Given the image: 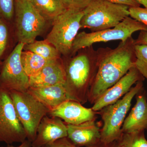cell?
Instances as JSON below:
<instances>
[{
	"label": "cell",
	"mask_w": 147,
	"mask_h": 147,
	"mask_svg": "<svg viewBox=\"0 0 147 147\" xmlns=\"http://www.w3.org/2000/svg\"><path fill=\"white\" fill-rule=\"evenodd\" d=\"M8 27L4 20L0 19V59L3 55L8 43Z\"/></svg>",
	"instance_id": "d4e9b609"
},
{
	"label": "cell",
	"mask_w": 147,
	"mask_h": 147,
	"mask_svg": "<svg viewBox=\"0 0 147 147\" xmlns=\"http://www.w3.org/2000/svg\"><path fill=\"white\" fill-rule=\"evenodd\" d=\"M44 147H77L67 137L57 140Z\"/></svg>",
	"instance_id": "4316f807"
},
{
	"label": "cell",
	"mask_w": 147,
	"mask_h": 147,
	"mask_svg": "<svg viewBox=\"0 0 147 147\" xmlns=\"http://www.w3.org/2000/svg\"><path fill=\"white\" fill-rule=\"evenodd\" d=\"M145 78L137 69L133 67L118 82L108 88L94 103L92 109L98 112L102 108L111 105L123 97L133 85L139 81H144Z\"/></svg>",
	"instance_id": "8fae6325"
},
{
	"label": "cell",
	"mask_w": 147,
	"mask_h": 147,
	"mask_svg": "<svg viewBox=\"0 0 147 147\" xmlns=\"http://www.w3.org/2000/svg\"><path fill=\"white\" fill-rule=\"evenodd\" d=\"M67 124L57 117H44L38 127L32 147H44L59 139L67 137Z\"/></svg>",
	"instance_id": "4fadbf2b"
},
{
	"label": "cell",
	"mask_w": 147,
	"mask_h": 147,
	"mask_svg": "<svg viewBox=\"0 0 147 147\" xmlns=\"http://www.w3.org/2000/svg\"><path fill=\"white\" fill-rule=\"evenodd\" d=\"M84 14V10L67 8L53 21V28L45 39L65 57L71 55Z\"/></svg>",
	"instance_id": "5b68a950"
},
{
	"label": "cell",
	"mask_w": 147,
	"mask_h": 147,
	"mask_svg": "<svg viewBox=\"0 0 147 147\" xmlns=\"http://www.w3.org/2000/svg\"><path fill=\"white\" fill-rule=\"evenodd\" d=\"M129 8L106 0H92L84 10L81 28L94 32L115 27L129 16Z\"/></svg>",
	"instance_id": "277c9868"
},
{
	"label": "cell",
	"mask_w": 147,
	"mask_h": 147,
	"mask_svg": "<svg viewBox=\"0 0 147 147\" xmlns=\"http://www.w3.org/2000/svg\"><path fill=\"white\" fill-rule=\"evenodd\" d=\"M134 39L131 36L114 49L100 47L97 53V69L89 93L88 101L93 104L108 88L118 82L136 61Z\"/></svg>",
	"instance_id": "6da1fadb"
},
{
	"label": "cell",
	"mask_w": 147,
	"mask_h": 147,
	"mask_svg": "<svg viewBox=\"0 0 147 147\" xmlns=\"http://www.w3.org/2000/svg\"><path fill=\"white\" fill-rule=\"evenodd\" d=\"M31 144V142H30L28 139H26L21 143V145L18 146H14L11 144H7L6 146L2 147H32Z\"/></svg>",
	"instance_id": "4dcf8cb0"
},
{
	"label": "cell",
	"mask_w": 147,
	"mask_h": 147,
	"mask_svg": "<svg viewBox=\"0 0 147 147\" xmlns=\"http://www.w3.org/2000/svg\"><path fill=\"white\" fill-rule=\"evenodd\" d=\"M26 139L9 92L0 88V142L11 144Z\"/></svg>",
	"instance_id": "9c48e42d"
},
{
	"label": "cell",
	"mask_w": 147,
	"mask_h": 147,
	"mask_svg": "<svg viewBox=\"0 0 147 147\" xmlns=\"http://www.w3.org/2000/svg\"><path fill=\"white\" fill-rule=\"evenodd\" d=\"M135 45H147V30L141 31L137 39H134Z\"/></svg>",
	"instance_id": "f1b7e54d"
},
{
	"label": "cell",
	"mask_w": 147,
	"mask_h": 147,
	"mask_svg": "<svg viewBox=\"0 0 147 147\" xmlns=\"http://www.w3.org/2000/svg\"><path fill=\"white\" fill-rule=\"evenodd\" d=\"M63 61L64 85L68 100L84 104L88 101L90 88L97 69V53L93 46L83 48Z\"/></svg>",
	"instance_id": "7a4b0ae2"
},
{
	"label": "cell",
	"mask_w": 147,
	"mask_h": 147,
	"mask_svg": "<svg viewBox=\"0 0 147 147\" xmlns=\"http://www.w3.org/2000/svg\"><path fill=\"white\" fill-rule=\"evenodd\" d=\"M120 141L125 147H147L144 131L124 133Z\"/></svg>",
	"instance_id": "44dd1931"
},
{
	"label": "cell",
	"mask_w": 147,
	"mask_h": 147,
	"mask_svg": "<svg viewBox=\"0 0 147 147\" xmlns=\"http://www.w3.org/2000/svg\"><path fill=\"white\" fill-rule=\"evenodd\" d=\"M146 96H147V92L146 93Z\"/></svg>",
	"instance_id": "d6a6232c"
},
{
	"label": "cell",
	"mask_w": 147,
	"mask_h": 147,
	"mask_svg": "<svg viewBox=\"0 0 147 147\" xmlns=\"http://www.w3.org/2000/svg\"><path fill=\"white\" fill-rule=\"evenodd\" d=\"M129 16L147 26V8L141 7L129 8Z\"/></svg>",
	"instance_id": "cb8c5ba5"
},
{
	"label": "cell",
	"mask_w": 147,
	"mask_h": 147,
	"mask_svg": "<svg viewBox=\"0 0 147 147\" xmlns=\"http://www.w3.org/2000/svg\"><path fill=\"white\" fill-rule=\"evenodd\" d=\"M110 2L126 5L128 7H140L141 5L135 0H106Z\"/></svg>",
	"instance_id": "83f0119b"
},
{
	"label": "cell",
	"mask_w": 147,
	"mask_h": 147,
	"mask_svg": "<svg viewBox=\"0 0 147 147\" xmlns=\"http://www.w3.org/2000/svg\"><path fill=\"white\" fill-rule=\"evenodd\" d=\"M25 44L19 42L7 58L0 69V88L8 92H27L29 77L22 66L21 55Z\"/></svg>",
	"instance_id": "30bf717a"
},
{
	"label": "cell",
	"mask_w": 147,
	"mask_h": 147,
	"mask_svg": "<svg viewBox=\"0 0 147 147\" xmlns=\"http://www.w3.org/2000/svg\"><path fill=\"white\" fill-rule=\"evenodd\" d=\"M47 21H53L66 7L61 0H29Z\"/></svg>",
	"instance_id": "ac0fdd59"
},
{
	"label": "cell",
	"mask_w": 147,
	"mask_h": 147,
	"mask_svg": "<svg viewBox=\"0 0 147 147\" xmlns=\"http://www.w3.org/2000/svg\"><path fill=\"white\" fill-rule=\"evenodd\" d=\"M143 88V81L137 82L121 98L98 111L103 122L100 129L102 143L110 144L120 140L123 134L122 127L131 107L132 99Z\"/></svg>",
	"instance_id": "3957f363"
},
{
	"label": "cell",
	"mask_w": 147,
	"mask_h": 147,
	"mask_svg": "<svg viewBox=\"0 0 147 147\" xmlns=\"http://www.w3.org/2000/svg\"><path fill=\"white\" fill-rule=\"evenodd\" d=\"M136 61L134 67L147 80V45H135Z\"/></svg>",
	"instance_id": "7402d4cb"
},
{
	"label": "cell",
	"mask_w": 147,
	"mask_h": 147,
	"mask_svg": "<svg viewBox=\"0 0 147 147\" xmlns=\"http://www.w3.org/2000/svg\"><path fill=\"white\" fill-rule=\"evenodd\" d=\"M86 147H125L123 145L121 144L120 140L115 141L112 142V143H110V144H105L102 143L101 142H99V143L93 145V146H90Z\"/></svg>",
	"instance_id": "f546056e"
},
{
	"label": "cell",
	"mask_w": 147,
	"mask_h": 147,
	"mask_svg": "<svg viewBox=\"0 0 147 147\" xmlns=\"http://www.w3.org/2000/svg\"><path fill=\"white\" fill-rule=\"evenodd\" d=\"M83 104L75 100H68L51 110L49 115L63 120L66 124L79 125L95 119L98 112L92 108L84 107Z\"/></svg>",
	"instance_id": "7c38bea8"
},
{
	"label": "cell",
	"mask_w": 147,
	"mask_h": 147,
	"mask_svg": "<svg viewBox=\"0 0 147 147\" xmlns=\"http://www.w3.org/2000/svg\"><path fill=\"white\" fill-rule=\"evenodd\" d=\"M65 72L60 59L48 62L36 75L29 78L30 87H41L64 84Z\"/></svg>",
	"instance_id": "2e32d148"
},
{
	"label": "cell",
	"mask_w": 147,
	"mask_h": 147,
	"mask_svg": "<svg viewBox=\"0 0 147 147\" xmlns=\"http://www.w3.org/2000/svg\"><path fill=\"white\" fill-rule=\"evenodd\" d=\"M23 49L35 53L47 61L60 59L61 54L46 39L35 40L32 43L25 44Z\"/></svg>",
	"instance_id": "ffe728a7"
},
{
	"label": "cell",
	"mask_w": 147,
	"mask_h": 147,
	"mask_svg": "<svg viewBox=\"0 0 147 147\" xmlns=\"http://www.w3.org/2000/svg\"><path fill=\"white\" fill-rule=\"evenodd\" d=\"M9 93L27 139L32 143L36 137L41 120L49 115L50 110L28 91H12Z\"/></svg>",
	"instance_id": "52a82bcc"
},
{
	"label": "cell",
	"mask_w": 147,
	"mask_h": 147,
	"mask_svg": "<svg viewBox=\"0 0 147 147\" xmlns=\"http://www.w3.org/2000/svg\"><path fill=\"white\" fill-rule=\"evenodd\" d=\"M136 102L126 117L121 128L123 134L147 129V99L144 88L136 95Z\"/></svg>",
	"instance_id": "9a60e30c"
},
{
	"label": "cell",
	"mask_w": 147,
	"mask_h": 147,
	"mask_svg": "<svg viewBox=\"0 0 147 147\" xmlns=\"http://www.w3.org/2000/svg\"><path fill=\"white\" fill-rule=\"evenodd\" d=\"M96 119L79 125L67 124V137L77 147L93 146L100 142V129Z\"/></svg>",
	"instance_id": "5bb4252c"
},
{
	"label": "cell",
	"mask_w": 147,
	"mask_h": 147,
	"mask_svg": "<svg viewBox=\"0 0 147 147\" xmlns=\"http://www.w3.org/2000/svg\"><path fill=\"white\" fill-rule=\"evenodd\" d=\"M141 5L144 7L145 8H147V0H135Z\"/></svg>",
	"instance_id": "1f68e13d"
},
{
	"label": "cell",
	"mask_w": 147,
	"mask_h": 147,
	"mask_svg": "<svg viewBox=\"0 0 147 147\" xmlns=\"http://www.w3.org/2000/svg\"><path fill=\"white\" fill-rule=\"evenodd\" d=\"M15 26L19 42H34L46 26V21L29 0H15Z\"/></svg>",
	"instance_id": "ba28073f"
},
{
	"label": "cell",
	"mask_w": 147,
	"mask_h": 147,
	"mask_svg": "<svg viewBox=\"0 0 147 147\" xmlns=\"http://www.w3.org/2000/svg\"><path fill=\"white\" fill-rule=\"evenodd\" d=\"M21 61L24 71L29 78L38 74L49 61L35 53L26 50L21 53Z\"/></svg>",
	"instance_id": "d6986e66"
},
{
	"label": "cell",
	"mask_w": 147,
	"mask_h": 147,
	"mask_svg": "<svg viewBox=\"0 0 147 147\" xmlns=\"http://www.w3.org/2000/svg\"><path fill=\"white\" fill-rule=\"evenodd\" d=\"M143 30H147V26L129 16L111 28L89 33L81 32L78 33L74 39L70 56L76 55L83 48L93 46L98 42L113 40L123 42L132 36L135 32Z\"/></svg>",
	"instance_id": "8992f818"
},
{
	"label": "cell",
	"mask_w": 147,
	"mask_h": 147,
	"mask_svg": "<svg viewBox=\"0 0 147 147\" xmlns=\"http://www.w3.org/2000/svg\"><path fill=\"white\" fill-rule=\"evenodd\" d=\"M92 0H61L67 8L84 10Z\"/></svg>",
	"instance_id": "484cf974"
},
{
	"label": "cell",
	"mask_w": 147,
	"mask_h": 147,
	"mask_svg": "<svg viewBox=\"0 0 147 147\" xmlns=\"http://www.w3.org/2000/svg\"><path fill=\"white\" fill-rule=\"evenodd\" d=\"M27 91L46 106L50 111L68 100L64 84L30 87Z\"/></svg>",
	"instance_id": "e0dca14e"
},
{
	"label": "cell",
	"mask_w": 147,
	"mask_h": 147,
	"mask_svg": "<svg viewBox=\"0 0 147 147\" xmlns=\"http://www.w3.org/2000/svg\"><path fill=\"white\" fill-rule=\"evenodd\" d=\"M15 0H0V19L11 20L15 11Z\"/></svg>",
	"instance_id": "603a6c76"
}]
</instances>
